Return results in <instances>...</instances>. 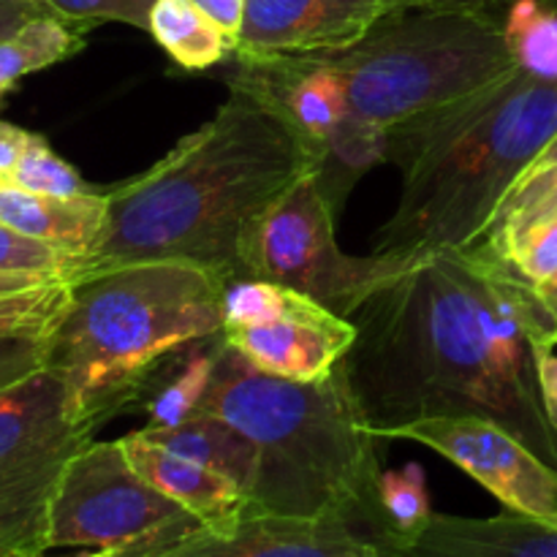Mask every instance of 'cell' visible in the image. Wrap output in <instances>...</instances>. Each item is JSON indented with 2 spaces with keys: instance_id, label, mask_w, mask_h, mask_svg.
<instances>
[{
  "instance_id": "1",
  "label": "cell",
  "mask_w": 557,
  "mask_h": 557,
  "mask_svg": "<svg viewBox=\"0 0 557 557\" xmlns=\"http://www.w3.org/2000/svg\"><path fill=\"white\" fill-rule=\"evenodd\" d=\"M343 357L379 438L438 417L500 424L557 468L542 359L557 346L533 283L479 248L438 250L381 283L351 313Z\"/></svg>"
},
{
  "instance_id": "2",
  "label": "cell",
  "mask_w": 557,
  "mask_h": 557,
  "mask_svg": "<svg viewBox=\"0 0 557 557\" xmlns=\"http://www.w3.org/2000/svg\"><path fill=\"white\" fill-rule=\"evenodd\" d=\"M319 150L286 117L228 85L215 117L147 172L107 188L109 228L90 272L183 261L243 281V253L270 207L310 172Z\"/></svg>"
},
{
  "instance_id": "3",
  "label": "cell",
  "mask_w": 557,
  "mask_h": 557,
  "mask_svg": "<svg viewBox=\"0 0 557 557\" xmlns=\"http://www.w3.org/2000/svg\"><path fill=\"white\" fill-rule=\"evenodd\" d=\"M557 136V82L517 71L460 101L386 128L400 201L373 253L411 261L482 239L506 190Z\"/></svg>"
},
{
  "instance_id": "4",
  "label": "cell",
  "mask_w": 557,
  "mask_h": 557,
  "mask_svg": "<svg viewBox=\"0 0 557 557\" xmlns=\"http://www.w3.org/2000/svg\"><path fill=\"white\" fill-rule=\"evenodd\" d=\"M201 413L226 419L253 441L250 511L351 517L373 533L379 435L359 411L341 364L321 381H288L253 368L223 343Z\"/></svg>"
},
{
  "instance_id": "5",
  "label": "cell",
  "mask_w": 557,
  "mask_h": 557,
  "mask_svg": "<svg viewBox=\"0 0 557 557\" xmlns=\"http://www.w3.org/2000/svg\"><path fill=\"white\" fill-rule=\"evenodd\" d=\"M228 283L183 261H139L79 277L47 337V370L92 430L131 411L174 351L221 335Z\"/></svg>"
},
{
  "instance_id": "6",
  "label": "cell",
  "mask_w": 557,
  "mask_h": 557,
  "mask_svg": "<svg viewBox=\"0 0 557 557\" xmlns=\"http://www.w3.org/2000/svg\"><path fill=\"white\" fill-rule=\"evenodd\" d=\"M326 54L341 71L351 112L381 128L487 90L520 71L500 9L482 5L397 9L359 44Z\"/></svg>"
},
{
  "instance_id": "7",
  "label": "cell",
  "mask_w": 557,
  "mask_h": 557,
  "mask_svg": "<svg viewBox=\"0 0 557 557\" xmlns=\"http://www.w3.org/2000/svg\"><path fill=\"white\" fill-rule=\"evenodd\" d=\"M92 433L52 370L0 395V557L47 555L60 482Z\"/></svg>"
},
{
  "instance_id": "8",
  "label": "cell",
  "mask_w": 557,
  "mask_h": 557,
  "mask_svg": "<svg viewBox=\"0 0 557 557\" xmlns=\"http://www.w3.org/2000/svg\"><path fill=\"white\" fill-rule=\"evenodd\" d=\"M337 210L310 172L270 207L243 253V281H267L319 299L332 313L354 310L408 264L384 256H348L335 237Z\"/></svg>"
},
{
  "instance_id": "9",
  "label": "cell",
  "mask_w": 557,
  "mask_h": 557,
  "mask_svg": "<svg viewBox=\"0 0 557 557\" xmlns=\"http://www.w3.org/2000/svg\"><path fill=\"white\" fill-rule=\"evenodd\" d=\"M190 511L158 493L125 457L120 441H90L71 460L49 522V549H112L136 557L196 533Z\"/></svg>"
},
{
  "instance_id": "10",
  "label": "cell",
  "mask_w": 557,
  "mask_h": 557,
  "mask_svg": "<svg viewBox=\"0 0 557 557\" xmlns=\"http://www.w3.org/2000/svg\"><path fill=\"white\" fill-rule=\"evenodd\" d=\"M223 337L264 373L288 381H321L354 346L357 326L288 286L234 281L226 288Z\"/></svg>"
},
{
  "instance_id": "11",
  "label": "cell",
  "mask_w": 557,
  "mask_h": 557,
  "mask_svg": "<svg viewBox=\"0 0 557 557\" xmlns=\"http://www.w3.org/2000/svg\"><path fill=\"white\" fill-rule=\"evenodd\" d=\"M392 438L438 451L506 511L557 528V468L500 424L482 417H438L406 424Z\"/></svg>"
},
{
  "instance_id": "12",
  "label": "cell",
  "mask_w": 557,
  "mask_h": 557,
  "mask_svg": "<svg viewBox=\"0 0 557 557\" xmlns=\"http://www.w3.org/2000/svg\"><path fill=\"white\" fill-rule=\"evenodd\" d=\"M408 5L422 0H248L232 58L343 52Z\"/></svg>"
},
{
  "instance_id": "13",
  "label": "cell",
  "mask_w": 557,
  "mask_h": 557,
  "mask_svg": "<svg viewBox=\"0 0 557 557\" xmlns=\"http://www.w3.org/2000/svg\"><path fill=\"white\" fill-rule=\"evenodd\" d=\"M136 557H384L368 525L351 517H283L245 511L226 528H199Z\"/></svg>"
},
{
  "instance_id": "14",
  "label": "cell",
  "mask_w": 557,
  "mask_h": 557,
  "mask_svg": "<svg viewBox=\"0 0 557 557\" xmlns=\"http://www.w3.org/2000/svg\"><path fill=\"white\" fill-rule=\"evenodd\" d=\"M232 82L286 117L302 139L319 150L354 117L341 71L330 54H281V58H234Z\"/></svg>"
},
{
  "instance_id": "15",
  "label": "cell",
  "mask_w": 557,
  "mask_h": 557,
  "mask_svg": "<svg viewBox=\"0 0 557 557\" xmlns=\"http://www.w3.org/2000/svg\"><path fill=\"white\" fill-rule=\"evenodd\" d=\"M131 466L166 498L183 506L205 528H226L250 511L243 487L223 473L188 460V457L150 444L139 433L117 438Z\"/></svg>"
},
{
  "instance_id": "16",
  "label": "cell",
  "mask_w": 557,
  "mask_h": 557,
  "mask_svg": "<svg viewBox=\"0 0 557 557\" xmlns=\"http://www.w3.org/2000/svg\"><path fill=\"white\" fill-rule=\"evenodd\" d=\"M0 223L79 256L90 272L109 228V196L107 190H92L85 196H47L5 183L0 188Z\"/></svg>"
},
{
  "instance_id": "17",
  "label": "cell",
  "mask_w": 557,
  "mask_h": 557,
  "mask_svg": "<svg viewBox=\"0 0 557 557\" xmlns=\"http://www.w3.org/2000/svg\"><path fill=\"white\" fill-rule=\"evenodd\" d=\"M397 557H557V528L515 511L433 515L428 531Z\"/></svg>"
},
{
  "instance_id": "18",
  "label": "cell",
  "mask_w": 557,
  "mask_h": 557,
  "mask_svg": "<svg viewBox=\"0 0 557 557\" xmlns=\"http://www.w3.org/2000/svg\"><path fill=\"white\" fill-rule=\"evenodd\" d=\"M223 343L226 337L221 332L174 351L141 384L128 413H145V428H174L199 417L210 395Z\"/></svg>"
},
{
  "instance_id": "19",
  "label": "cell",
  "mask_w": 557,
  "mask_h": 557,
  "mask_svg": "<svg viewBox=\"0 0 557 557\" xmlns=\"http://www.w3.org/2000/svg\"><path fill=\"white\" fill-rule=\"evenodd\" d=\"M150 444L201 462L212 471L232 479L243 493H250L256 476V446L243 430L234 428L215 413H199L174 428H141L136 430Z\"/></svg>"
},
{
  "instance_id": "20",
  "label": "cell",
  "mask_w": 557,
  "mask_h": 557,
  "mask_svg": "<svg viewBox=\"0 0 557 557\" xmlns=\"http://www.w3.org/2000/svg\"><path fill=\"white\" fill-rule=\"evenodd\" d=\"M433 515L422 466L413 462L400 471H381L370 528L384 549V557H397L411 547L428 531Z\"/></svg>"
},
{
  "instance_id": "21",
  "label": "cell",
  "mask_w": 557,
  "mask_h": 557,
  "mask_svg": "<svg viewBox=\"0 0 557 557\" xmlns=\"http://www.w3.org/2000/svg\"><path fill=\"white\" fill-rule=\"evenodd\" d=\"M87 30H90V25L71 22L47 11V14L27 20L11 36L0 38V98L22 76L36 74V71L49 69V65L79 52L85 47Z\"/></svg>"
},
{
  "instance_id": "22",
  "label": "cell",
  "mask_w": 557,
  "mask_h": 557,
  "mask_svg": "<svg viewBox=\"0 0 557 557\" xmlns=\"http://www.w3.org/2000/svg\"><path fill=\"white\" fill-rule=\"evenodd\" d=\"M150 36L188 71L210 69L237 47L194 0H158L150 14Z\"/></svg>"
},
{
  "instance_id": "23",
  "label": "cell",
  "mask_w": 557,
  "mask_h": 557,
  "mask_svg": "<svg viewBox=\"0 0 557 557\" xmlns=\"http://www.w3.org/2000/svg\"><path fill=\"white\" fill-rule=\"evenodd\" d=\"M74 283L0 272V337L47 341L69 308Z\"/></svg>"
},
{
  "instance_id": "24",
  "label": "cell",
  "mask_w": 557,
  "mask_h": 557,
  "mask_svg": "<svg viewBox=\"0 0 557 557\" xmlns=\"http://www.w3.org/2000/svg\"><path fill=\"white\" fill-rule=\"evenodd\" d=\"M381 161H386V128L354 114L326 141V147L321 150L319 169L313 174L326 199L341 212L343 201L348 199L354 185Z\"/></svg>"
},
{
  "instance_id": "25",
  "label": "cell",
  "mask_w": 557,
  "mask_h": 557,
  "mask_svg": "<svg viewBox=\"0 0 557 557\" xmlns=\"http://www.w3.org/2000/svg\"><path fill=\"white\" fill-rule=\"evenodd\" d=\"M506 44L522 71L557 82V9L542 0H515L500 9Z\"/></svg>"
},
{
  "instance_id": "26",
  "label": "cell",
  "mask_w": 557,
  "mask_h": 557,
  "mask_svg": "<svg viewBox=\"0 0 557 557\" xmlns=\"http://www.w3.org/2000/svg\"><path fill=\"white\" fill-rule=\"evenodd\" d=\"M0 272L79 281L87 275V261L0 223Z\"/></svg>"
},
{
  "instance_id": "27",
  "label": "cell",
  "mask_w": 557,
  "mask_h": 557,
  "mask_svg": "<svg viewBox=\"0 0 557 557\" xmlns=\"http://www.w3.org/2000/svg\"><path fill=\"white\" fill-rule=\"evenodd\" d=\"M9 183L22 190H30V194L47 196H85L98 190L87 185L82 174L69 161H63L49 147V141L38 134H33L30 145H27L25 156L16 163L14 172H11Z\"/></svg>"
},
{
  "instance_id": "28",
  "label": "cell",
  "mask_w": 557,
  "mask_h": 557,
  "mask_svg": "<svg viewBox=\"0 0 557 557\" xmlns=\"http://www.w3.org/2000/svg\"><path fill=\"white\" fill-rule=\"evenodd\" d=\"M156 3L158 0H44L52 14L71 22L90 27L98 22H123L147 33H150V14Z\"/></svg>"
},
{
  "instance_id": "29",
  "label": "cell",
  "mask_w": 557,
  "mask_h": 557,
  "mask_svg": "<svg viewBox=\"0 0 557 557\" xmlns=\"http://www.w3.org/2000/svg\"><path fill=\"white\" fill-rule=\"evenodd\" d=\"M506 264L525 277L528 283L539 286V283L549 281L557 275V218L544 223V226L533 228L520 245L509 253Z\"/></svg>"
},
{
  "instance_id": "30",
  "label": "cell",
  "mask_w": 557,
  "mask_h": 557,
  "mask_svg": "<svg viewBox=\"0 0 557 557\" xmlns=\"http://www.w3.org/2000/svg\"><path fill=\"white\" fill-rule=\"evenodd\" d=\"M47 370V341L0 337V395Z\"/></svg>"
},
{
  "instance_id": "31",
  "label": "cell",
  "mask_w": 557,
  "mask_h": 557,
  "mask_svg": "<svg viewBox=\"0 0 557 557\" xmlns=\"http://www.w3.org/2000/svg\"><path fill=\"white\" fill-rule=\"evenodd\" d=\"M33 134L30 131L20 128V125L14 123H3L0 120V177L9 183L11 172L16 169V163L22 161V156H25L27 145H30Z\"/></svg>"
},
{
  "instance_id": "32",
  "label": "cell",
  "mask_w": 557,
  "mask_h": 557,
  "mask_svg": "<svg viewBox=\"0 0 557 557\" xmlns=\"http://www.w3.org/2000/svg\"><path fill=\"white\" fill-rule=\"evenodd\" d=\"M194 3L199 5L226 36H232L234 44H237L245 20V3H248V0H194Z\"/></svg>"
},
{
  "instance_id": "33",
  "label": "cell",
  "mask_w": 557,
  "mask_h": 557,
  "mask_svg": "<svg viewBox=\"0 0 557 557\" xmlns=\"http://www.w3.org/2000/svg\"><path fill=\"white\" fill-rule=\"evenodd\" d=\"M47 5L30 3V0H0V38L11 36L27 20H33L38 14H47Z\"/></svg>"
},
{
  "instance_id": "34",
  "label": "cell",
  "mask_w": 557,
  "mask_h": 557,
  "mask_svg": "<svg viewBox=\"0 0 557 557\" xmlns=\"http://www.w3.org/2000/svg\"><path fill=\"white\" fill-rule=\"evenodd\" d=\"M533 288H536L539 302H542L544 313H547L549 324H553L555 341H557V283H539V286Z\"/></svg>"
},
{
  "instance_id": "35",
  "label": "cell",
  "mask_w": 557,
  "mask_h": 557,
  "mask_svg": "<svg viewBox=\"0 0 557 557\" xmlns=\"http://www.w3.org/2000/svg\"><path fill=\"white\" fill-rule=\"evenodd\" d=\"M509 3L515 0H424V5H482V9H504ZM542 3L557 9V0H542Z\"/></svg>"
},
{
  "instance_id": "36",
  "label": "cell",
  "mask_w": 557,
  "mask_h": 557,
  "mask_svg": "<svg viewBox=\"0 0 557 557\" xmlns=\"http://www.w3.org/2000/svg\"><path fill=\"white\" fill-rule=\"evenodd\" d=\"M542 152H544V156H549V158H553V161H557V136H555L553 141H549L547 147H544Z\"/></svg>"
},
{
  "instance_id": "37",
  "label": "cell",
  "mask_w": 557,
  "mask_h": 557,
  "mask_svg": "<svg viewBox=\"0 0 557 557\" xmlns=\"http://www.w3.org/2000/svg\"><path fill=\"white\" fill-rule=\"evenodd\" d=\"M44 557V555H41ZM79 557H117L112 553V549H92V553H87V555H79Z\"/></svg>"
},
{
  "instance_id": "38",
  "label": "cell",
  "mask_w": 557,
  "mask_h": 557,
  "mask_svg": "<svg viewBox=\"0 0 557 557\" xmlns=\"http://www.w3.org/2000/svg\"><path fill=\"white\" fill-rule=\"evenodd\" d=\"M544 283H557V275H555V277H549V281H544Z\"/></svg>"
},
{
  "instance_id": "39",
  "label": "cell",
  "mask_w": 557,
  "mask_h": 557,
  "mask_svg": "<svg viewBox=\"0 0 557 557\" xmlns=\"http://www.w3.org/2000/svg\"><path fill=\"white\" fill-rule=\"evenodd\" d=\"M3 185H5V180H3V177H0V188H3Z\"/></svg>"
},
{
  "instance_id": "40",
  "label": "cell",
  "mask_w": 557,
  "mask_h": 557,
  "mask_svg": "<svg viewBox=\"0 0 557 557\" xmlns=\"http://www.w3.org/2000/svg\"><path fill=\"white\" fill-rule=\"evenodd\" d=\"M30 3H44V0H30Z\"/></svg>"
},
{
  "instance_id": "41",
  "label": "cell",
  "mask_w": 557,
  "mask_h": 557,
  "mask_svg": "<svg viewBox=\"0 0 557 557\" xmlns=\"http://www.w3.org/2000/svg\"><path fill=\"white\" fill-rule=\"evenodd\" d=\"M422 5H424V0H422Z\"/></svg>"
}]
</instances>
